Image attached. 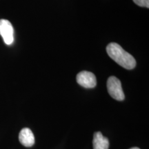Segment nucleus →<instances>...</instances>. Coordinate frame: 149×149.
Returning <instances> with one entry per match:
<instances>
[{"label": "nucleus", "mask_w": 149, "mask_h": 149, "mask_svg": "<svg viewBox=\"0 0 149 149\" xmlns=\"http://www.w3.org/2000/svg\"><path fill=\"white\" fill-rule=\"evenodd\" d=\"M130 149H140V148H137V147H133V148H130Z\"/></svg>", "instance_id": "6e6552de"}, {"label": "nucleus", "mask_w": 149, "mask_h": 149, "mask_svg": "<svg viewBox=\"0 0 149 149\" xmlns=\"http://www.w3.org/2000/svg\"><path fill=\"white\" fill-rule=\"evenodd\" d=\"M77 82L86 88H94L97 84L95 75L91 72L81 71L77 74Z\"/></svg>", "instance_id": "20e7f679"}, {"label": "nucleus", "mask_w": 149, "mask_h": 149, "mask_svg": "<svg viewBox=\"0 0 149 149\" xmlns=\"http://www.w3.org/2000/svg\"><path fill=\"white\" fill-rule=\"evenodd\" d=\"M93 149H109V141L101 132H95L93 135Z\"/></svg>", "instance_id": "423d86ee"}, {"label": "nucleus", "mask_w": 149, "mask_h": 149, "mask_svg": "<svg viewBox=\"0 0 149 149\" xmlns=\"http://www.w3.org/2000/svg\"><path fill=\"white\" fill-rule=\"evenodd\" d=\"M0 35L7 45H10L14 42V29L8 20L0 19Z\"/></svg>", "instance_id": "7ed1b4c3"}, {"label": "nucleus", "mask_w": 149, "mask_h": 149, "mask_svg": "<svg viewBox=\"0 0 149 149\" xmlns=\"http://www.w3.org/2000/svg\"><path fill=\"white\" fill-rule=\"evenodd\" d=\"M107 90L110 95L117 101H123L125 98L120 80L115 76H111L108 79Z\"/></svg>", "instance_id": "f03ea898"}, {"label": "nucleus", "mask_w": 149, "mask_h": 149, "mask_svg": "<svg viewBox=\"0 0 149 149\" xmlns=\"http://www.w3.org/2000/svg\"><path fill=\"white\" fill-rule=\"evenodd\" d=\"M19 140L23 146L31 147L35 144V136L30 128H24L20 131Z\"/></svg>", "instance_id": "39448f33"}, {"label": "nucleus", "mask_w": 149, "mask_h": 149, "mask_svg": "<svg viewBox=\"0 0 149 149\" xmlns=\"http://www.w3.org/2000/svg\"><path fill=\"white\" fill-rule=\"evenodd\" d=\"M134 3L141 7L149 8V0H133Z\"/></svg>", "instance_id": "0eeeda50"}, {"label": "nucleus", "mask_w": 149, "mask_h": 149, "mask_svg": "<svg viewBox=\"0 0 149 149\" xmlns=\"http://www.w3.org/2000/svg\"><path fill=\"white\" fill-rule=\"evenodd\" d=\"M107 52L113 60L126 69H133L136 66L135 59L117 43H110L107 47Z\"/></svg>", "instance_id": "f257e3e1"}]
</instances>
